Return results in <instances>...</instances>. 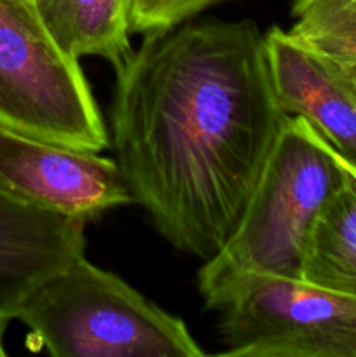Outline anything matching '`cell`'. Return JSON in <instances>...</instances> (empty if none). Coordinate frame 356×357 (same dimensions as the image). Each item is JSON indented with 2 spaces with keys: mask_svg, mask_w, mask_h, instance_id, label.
Wrapping results in <instances>:
<instances>
[{
  "mask_svg": "<svg viewBox=\"0 0 356 357\" xmlns=\"http://www.w3.org/2000/svg\"><path fill=\"white\" fill-rule=\"evenodd\" d=\"M220 354L234 357H356V296L302 279L250 275L225 293Z\"/></svg>",
  "mask_w": 356,
  "mask_h": 357,
  "instance_id": "5",
  "label": "cell"
},
{
  "mask_svg": "<svg viewBox=\"0 0 356 357\" xmlns=\"http://www.w3.org/2000/svg\"><path fill=\"white\" fill-rule=\"evenodd\" d=\"M342 166L341 185L309 234L302 281L356 296V169L344 159Z\"/></svg>",
  "mask_w": 356,
  "mask_h": 357,
  "instance_id": "10",
  "label": "cell"
},
{
  "mask_svg": "<svg viewBox=\"0 0 356 357\" xmlns=\"http://www.w3.org/2000/svg\"><path fill=\"white\" fill-rule=\"evenodd\" d=\"M225 0H129L131 33L170 30Z\"/></svg>",
  "mask_w": 356,
  "mask_h": 357,
  "instance_id": "12",
  "label": "cell"
},
{
  "mask_svg": "<svg viewBox=\"0 0 356 357\" xmlns=\"http://www.w3.org/2000/svg\"><path fill=\"white\" fill-rule=\"evenodd\" d=\"M87 220L47 211L0 190V324L86 250Z\"/></svg>",
  "mask_w": 356,
  "mask_h": 357,
  "instance_id": "8",
  "label": "cell"
},
{
  "mask_svg": "<svg viewBox=\"0 0 356 357\" xmlns=\"http://www.w3.org/2000/svg\"><path fill=\"white\" fill-rule=\"evenodd\" d=\"M264 37L283 112L306 119L356 169V80L290 30L271 26Z\"/></svg>",
  "mask_w": 356,
  "mask_h": 357,
  "instance_id": "7",
  "label": "cell"
},
{
  "mask_svg": "<svg viewBox=\"0 0 356 357\" xmlns=\"http://www.w3.org/2000/svg\"><path fill=\"white\" fill-rule=\"evenodd\" d=\"M16 319L56 357H202L177 316L79 257L45 279Z\"/></svg>",
  "mask_w": 356,
  "mask_h": 357,
  "instance_id": "3",
  "label": "cell"
},
{
  "mask_svg": "<svg viewBox=\"0 0 356 357\" xmlns=\"http://www.w3.org/2000/svg\"><path fill=\"white\" fill-rule=\"evenodd\" d=\"M0 190L47 211L93 220L131 204L117 162L0 124Z\"/></svg>",
  "mask_w": 356,
  "mask_h": 357,
  "instance_id": "6",
  "label": "cell"
},
{
  "mask_svg": "<svg viewBox=\"0 0 356 357\" xmlns=\"http://www.w3.org/2000/svg\"><path fill=\"white\" fill-rule=\"evenodd\" d=\"M344 176L339 153L302 117L288 115L223 246L205 260L198 288L206 307L250 275L302 279L314 222Z\"/></svg>",
  "mask_w": 356,
  "mask_h": 357,
  "instance_id": "2",
  "label": "cell"
},
{
  "mask_svg": "<svg viewBox=\"0 0 356 357\" xmlns=\"http://www.w3.org/2000/svg\"><path fill=\"white\" fill-rule=\"evenodd\" d=\"M0 124L89 152L110 145L79 59L52 40L27 0H0Z\"/></svg>",
  "mask_w": 356,
  "mask_h": 357,
  "instance_id": "4",
  "label": "cell"
},
{
  "mask_svg": "<svg viewBox=\"0 0 356 357\" xmlns=\"http://www.w3.org/2000/svg\"><path fill=\"white\" fill-rule=\"evenodd\" d=\"M68 56H96L115 70L131 54L129 0H27Z\"/></svg>",
  "mask_w": 356,
  "mask_h": 357,
  "instance_id": "9",
  "label": "cell"
},
{
  "mask_svg": "<svg viewBox=\"0 0 356 357\" xmlns=\"http://www.w3.org/2000/svg\"><path fill=\"white\" fill-rule=\"evenodd\" d=\"M290 33L356 80V0H293Z\"/></svg>",
  "mask_w": 356,
  "mask_h": 357,
  "instance_id": "11",
  "label": "cell"
},
{
  "mask_svg": "<svg viewBox=\"0 0 356 357\" xmlns=\"http://www.w3.org/2000/svg\"><path fill=\"white\" fill-rule=\"evenodd\" d=\"M108 139L133 202L178 251L212 258L288 115L251 20L147 33L115 70Z\"/></svg>",
  "mask_w": 356,
  "mask_h": 357,
  "instance_id": "1",
  "label": "cell"
}]
</instances>
